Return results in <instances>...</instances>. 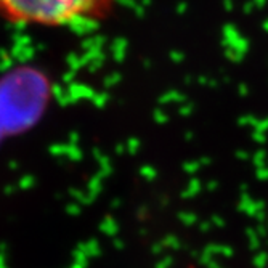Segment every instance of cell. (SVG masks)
Returning <instances> with one entry per match:
<instances>
[{
  "mask_svg": "<svg viewBox=\"0 0 268 268\" xmlns=\"http://www.w3.org/2000/svg\"><path fill=\"white\" fill-rule=\"evenodd\" d=\"M117 0H0V20L16 26L72 27L103 21Z\"/></svg>",
  "mask_w": 268,
  "mask_h": 268,
  "instance_id": "1",
  "label": "cell"
}]
</instances>
